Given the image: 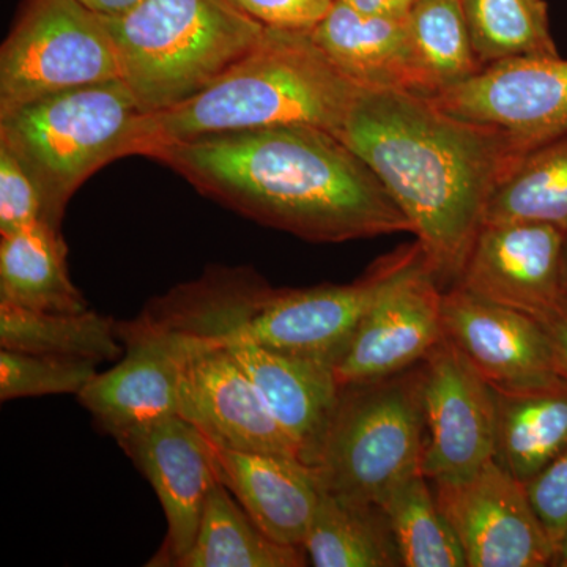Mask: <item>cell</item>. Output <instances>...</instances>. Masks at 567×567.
I'll return each instance as SVG.
<instances>
[{
  "mask_svg": "<svg viewBox=\"0 0 567 567\" xmlns=\"http://www.w3.org/2000/svg\"><path fill=\"white\" fill-rule=\"evenodd\" d=\"M147 158L246 218L312 241L410 233L383 183L338 134L316 126L251 130L163 145Z\"/></svg>",
  "mask_w": 567,
  "mask_h": 567,
  "instance_id": "obj_1",
  "label": "cell"
},
{
  "mask_svg": "<svg viewBox=\"0 0 567 567\" xmlns=\"http://www.w3.org/2000/svg\"><path fill=\"white\" fill-rule=\"evenodd\" d=\"M339 137L412 224L440 286H456L492 196L525 158L516 142L431 99L385 91H360Z\"/></svg>",
  "mask_w": 567,
  "mask_h": 567,
  "instance_id": "obj_2",
  "label": "cell"
},
{
  "mask_svg": "<svg viewBox=\"0 0 567 567\" xmlns=\"http://www.w3.org/2000/svg\"><path fill=\"white\" fill-rule=\"evenodd\" d=\"M358 93L311 31L267 28L260 43L203 92L169 110L141 114L125 156L271 126H316L339 136Z\"/></svg>",
  "mask_w": 567,
  "mask_h": 567,
  "instance_id": "obj_3",
  "label": "cell"
},
{
  "mask_svg": "<svg viewBox=\"0 0 567 567\" xmlns=\"http://www.w3.org/2000/svg\"><path fill=\"white\" fill-rule=\"evenodd\" d=\"M420 252L417 241L402 246L354 282L309 289H274L248 267L210 268L183 287L174 328L188 338L252 342L336 365L383 287Z\"/></svg>",
  "mask_w": 567,
  "mask_h": 567,
  "instance_id": "obj_4",
  "label": "cell"
},
{
  "mask_svg": "<svg viewBox=\"0 0 567 567\" xmlns=\"http://www.w3.org/2000/svg\"><path fill=\"white\" fill-rule=\"evenodd\" d=\"M106 22L142 115L193 99L267 32L230 0H141Z\"/></svg>",
  "mask_w": 567,
  "mask_h": 567,
  "instance_id": "obj_5",
  "label": "cell"
},
{
  "mask_svg": "<svg viewBox=\"0 0 567 567\" xmlns=\"http://www.w3.org/2000/svg\"><path fill=\"white\" fill-rule=\"evenodd\" d=\"M141 114L123 80L70 89L0 114V145L39 188L44 223L61 229L66 204L82 183L125 156Z\"/></svg>",
  "mask_w": 567,
  "mask_h": 567,
  "instance_id": "obj_6",
  "label": "cell"
},
{
  "mask_svg": "<svg viewBox=\"0 0 567 567\" xmlns=\"http://www.w3.org/2000/svg\"><path fill=\"white\" fill-rule=\"evenodd\" d=\"M424 445L417 363L385 379L341 388L312 470L328 494L380 505L421 473Z\"/></svg>",
  "mask_w": 567,
  "mask_h": 567,
  "instance_id": "obj_7",
  "label": "cell"
},
{
  "mask_svg": "<svg viewBox=\"0 0 567 567\" xmlns=\"http://www.w3.org/2000/svg\"><path fill=\"white\" fill-rule=\"evenodd\" d=\"M112 80L122 65L106 18L78 0H24L0 51V114Z\"/></svg>",
  "mask_w": 567,
  "mask_h": 567,
  "instance_id": "obj_8",
  "label": "cell"
},
{
  "mask_svg": "<svg viewBox=\"0 0 567 567\" xmlns=\"http://www.w3.org/2000/svg\"><path fill=\"white\" fill-rule=\"evenodd\" d=\"M431 100L454 117L505 133L527 156L567 134V61L522 55L488 63Z\"/></svg>",
  "mask_w": 567,
  "mask_h": 567,
  "instance_id": "obj_9",
  "label": "cell"
},
{
  "mask_svg": "<svg viewBox=\"0 0 567 567\" xmlns=\"http://www.w3.org/2000/svg\"><path fill=\"white\" fill-rule=\"evenodd\" d=\"M432 484L464 548L466 566H557V547L537 518L525 484L496 458L465 480Z\"/></svg>",
  "mask_w": 567,
  "mask_h": 567,
  "instance_id": "obj_10",
  "label": "cell"
},
{
  "mask_svg": "<svg viewBox=\"0 0 567 567\" xmlns=\"http://www.w3.org/2000/svg\"><path fill=\"white\" fill-rule=\"evenodd\" d=\"M167 336H173L182 350L178 415L196 425L218 450L300 458L229 347L208 339Z\"/></svg>",
  "mask_w": 567,
  "mask_h": 567,
  "instance_id": "obj_11",
  "label": "cell"
},
{
  "mask_svg": "<svg viewBox=\"0 0 567 567\" xmlns=\"http://www.w3.org/2000/svg\"><path fill=\"white\" fill-rule=\"evenodd\" d=\"M421 391L431 483L465 480L495 458L494 390L446 336L421 361Z\"/></svg>",
  "mask_w": 567,
  "mask_h": 567,
  "instance_id": "obj_12",
  "label": "cell"
},
{
  "mask_svg": "<svg viewBox=\"0 0 567 567\" xmlns=\"http://www.w3.org/2000/svg\"><path fill=\"white\" fill-rule=\"evenodd\" d=\"M443 292L421 249L383 287L336 363L341 386L385 379L421 363L445 338Z\"/></svg>",
  "mask_w": 567,
  "mask_h": 567,
  "instance_id": "obj_13",
  "label": "cell"
},
{
  "mask_svg": "<svg viewBox=\"0 0 567 567\" xmlns=\"http://www.w3.org/2000/svg\"><path fill=\"white\" fill-rule=\"evenodd\" d=\"M162 503L167 532L148 566H177L192 548L205 503L221 483L215 446L196 425L169 415L115 436Z\"/></svg>",
  "mask_w": 567,
  "mask_h": 567,
  "instance_id": "obj_14",
  "label": "cell"
},
{
  "mask_svg": "<svg viewBox=\"0 0 567 567\" xmlns=\"http://www.w3.org/2000/svg\"><path fill=\"white\" fill-rule=\"evenodd\" d=\"M565 237L550 224L486 223L456 286L543 322L567 297Z\"/></svg>",
  "mask_w": 567,
  "mask_h": 567,
  "instance_id": "obj_15",
  "label": "cell"
},
{
  "mask_svg": "<svg viewBox=\"0 0 567 567\" xmlns=\"http://www.w3.org/2000/svg\"><path fill=\"white\" fill-rule=\"evenodd\" d=\"M445 336L496 390H529L567 380L546 328L536 319L453 286L443 292Z\"/></svg>",
  "mask_w": 567,
  "mask_h": 567,
  "instance_id": "obj_16",
  "label": "cell"
},
{
  "mask_svg": "<svg viewBox=\"0 0 567 567\" xmlns=\"http://www.w3.org/2000/svg\"><path fill=\"white\" fill-rule=\"evenodd\" d=\"M117 334L126 354L110 371L87 383L78 398L104 432L114 436L178 415L182 350L173 336L142 324L117 322Z\"/></svg>",
  "mask_w": 567,
  "mask_h": 567,
  "instance_id": "obj_17",
  "label": "cell"
},
{
  "mask_svg": "<svg viewBox=\"0 0 567 567\" xmlns=\"http://www.w3.org/2000/svg\"><path fill=\"white\" fill-rule=\"evenodd\" d=\"M406 18L371 17L334 0L311 37L336 70L360 91L432 99L434 91L417 59Z\"/></svg>",
  "mask_w": 567,
  "mask_h": 567,
  "instance_id": "obj_18",
  "label": "cell"
},
{
  "mask_svg": "<svg viewBox=\"0 0 567 567\" xmlns=\"http://www.w3.org/2000/svg\"><path fill=\"white\" fill-rule=\"evenodd\" d=\"M224 346L229 347L251 377L301 461L315 465L341 394L334 365L276 352L252 342Z\"/></svg>",
  "mask_w": 567,
  "mask_h": 567,
  "instance_id": "obj_19",
  "label": "cell"
},
{
  "mask_svg": "<svg viewBox=\"0 0 567 567\" xmlns=\"http://www.w3.org/2000/svg\"><path fill=\"white\" fill-rule=\"evenodd\" d=\"M216 450L221 483L265 535L303 548L322 486L312 466L284 454Z\"/></svg>",
  "mask_w": 567,
  "mask_h": 567,
  "instance_id": "obj_20",
  "label": "cell"
},
{
  "mask_svg": "<svg viewBox=\"0 0 567 567\" xmlns=\"http://www.w3.org/2000/svg\"><path fill=\"white\" fill-rule=\"evenodd\" d=\"M59 227L39 221L0 241V303L32 311L82 312L87 300L70 278Z\"/></svg>",
  "mask_w": 567,
  "mask_h": 567,
  "instance_id": "obj_21",
  "label": "cell"
},
{
  "mask_svg": "<svg viewBox=\"0 0 567 567\" xmlns=\"http://www.w3.org/2000/svg\"><path fill=\"white\" fill-rule=\"evenodd\" d=\"M495 458L527 484L567 450V380L529 390H496Z\"/></svg>",
  "mask_w": 567,
  "mask_h": 567,
  "instance_id": "obj_22",
  "label": "cell"
},
{
  "mask_svg": "<svg viewBox=\"0 0 567 567\" xmlns=\"http://www.w3.org/2000/svg\"><path fill=\"white\" fill-rule=\"evenodd\" d=\"M303 548L316 567L404 566L382 507L339 498L323 488Z\"/></svg>",
  "mask_w": 567,
  "mask_h": 567,
  "instance_id": "obj_23",
  "label": "cell"
},
{
  "mask_svg": "<svg viewBox=\"0 0 567 567\" xmlns=\"http://www.w3.org/2000/svg\"><path fill=\"white\" fill-rule=\"evenodd\" d=\"M305 548L284 546L265 535L223 483L205 503L192 548L177 567H301Z\"/></svg>",
  "mask_w": 567,
  "mask_h": 567,
  "instance_id": "obj_24",
  "label": "cell"
},
{
  "mask_svg": "<svg viewBox=\"0 0 567 567\" xmlns=\"http://www.w3.org/2000/svg\"><path fill=\"white\" fill-rule=\"evenodd\" d=\"M123 342L117 322L85 309L44 312L0 303V349L80 360H117Z\"/></svg>",
  "mask_w": 567,
  "mask_h": 567,
  "instance_id": "obj_25",
  "label": "cell"
},
{
  "mask_svg": "<svg viewBox=\"0 0 567 567\" xmlns=\"http://www.w3.org/2000/svg\"><path fill=\"white\" fill-rule=\"evenodd\" d=\"M550 224L567 234V134L529 153L488 203L486 223Z\"/></svg>",
  "mask_w": 567,
  "mask_h": 567,
  "instance_id": "obj_26",
  "label": "cell"
},
{
  "mask_svg": "<svg viewBox=\"0 0 567 567\" xmlns=\"http://www.w3.org/2000/svg\"><path fill=\"white\" fill-rule=\"evenodd\" d=\"M429 483L417 473L379 505L393 529L402 563L404 567H468L464 548Z\"/></svg>",
  "mask_w": 567,
  "mask_h": 567,
  "instance_id": "obj_27",
  "label": "cell"
},
{
  "mask_svg": "<svg viewBox=\"0 0 567 567\" xmlns=\"http://www.w3.org/2000/svg\"><path fill=\"white\" fill-rule=\"evenodd\" d=\"M477 61L559 55L546 0H461Z\"/></svg>",
  "mask_w": 567,
  "mask_h": 567,
  "instance_id": "obj_28",
  "label": "cell"
},
{
  "mask_svg": "<svg viewBox=\"0 0 567 567\" xmlns=\"http://www.w3.org/2000/svg\"><path fill=\"white\" fill-rule=\"evenodd\" d=\"M406 21L434 96L483 69L473 50L461 0H417Z\"/></svg>",
  "mask_w": 567,
  "mask_h": 567,
  "instance_id": "obj_29",
  "label": "cell"
},
{
  "mask_svg": "<svg viewBox=\"0 0 567 567\" xmlns=\"http://www.w3.org/2000/svg\"><path fill=\"white\" fill-rule=\"evenodd\" d=\"M96 361L0 349V399L80 394L96 374Z\"/></svg>",
  "mask_w": 567,
  "mask_h": 567,
  "instance_id": "obj_30",
  "label": "cell"
},
{
  "mask_svg": "<svg viewBox=\"0 0 567 567\" xmlns=\"http://www.w3.org/2000/svg\"><path fill=\"white\" fill-rule=\"evenodd\" d=\"M39 221H44L39 188L17 156L0 145V235Z\"/></svg>",
  "mask_w": 567,
  "mask_h": 567,
  "instance_id": "obj_31",
  "label": "cell"
},
{
  "mask_svg": "<svg viewBox=\"0 0 567 567\" xmlns=\"http://www.w3.org/2000/svg\"><path fill=\"white\" fill-rule=\"evenodd\" d=\"M529 503L554 546L567 535V450L525 484Z\"/></svg>",
  "mask_w": 567,
  "mask_h": 567,
  "instance_id": "obj_32",
  "label": "cell"
},
{
  "mask_svg": "<svg viewBox=\"0 0 567 567\" xmlns=\"http://www.w3.org/2000/svg\"><path fill=\"white\" fill-rule=\"evenodd\" d=\"M265 28L309 32L327 17L334 0H230Z\"/></svg>",
  "mask_w": 567,
  "mask_h": 567,
  "instance_id": "obj_33",
  "label": "cell"
},
{
  "mask_svg": "<svg viewBox=\"0 0 567 567\" xmlns=\"http://www.w3.org/2000/svg\"><path fill=\"white\" fill-rule=\"evenodd\" d=\"M358 13L371 17L406 18L417 0H338Z\"/></svg>",
  "mask_w": 567,
  "mask_h": 567,
  "instance_id": "obj_34",
  "label": "cell"
},
{
  "mask_svg": "<svg viewBox=\"0 0 567 567\" xmlns=\"http://www.w3.org/2000/svg\"><path fill=\"white\" fill-rule=\"evenodd\" d=\"M546 328L555 349H557L559 360L565 365L567 372V297L551 315L540 322Z\"/></svg>",
  "mask_w": 567,
  "mask_h": 567,
  "instance_id": "obj_35",
  "label": "cell"
},
{
  "mask_svg": "<svg viewBox=\"0 0 567 567\" xmlns=\"http://www.w3.org/2000/svg\"><path fill=\"white\" fill-rule=\"evenodd\" d=\"M78 2L102 17L115 18L132 10L141 0H78Z\"/></svg>",
  "mask_w": 567,
  "mask_h": 567,
  "instance_id": "obj_36",
  "label": "cell"
},
{
  "mask_svg": "<svg viewBox=\"0 0 567 567\" xmlns=\"http://www.w3.org/2000/svg\"><path fill=\"white\" fill-rule=\"evenodd\" d=\"M557 566L567 567V535L565 537V540H563L561 548H559Z\"/></svg>",
  "mask_w": 567,
  "mask_h": 567,
  "instance_id": "obj_37",
  "label": "cell"
},
{
  "mask_svg": "<svg viewBox=\"0 0 567 567\" xmlns=\"http://www.w3.org/2000/svg\"><path fill=\"white\" fill-rule=\"evenodd\" d=\"M563 279L567 289V234L565 237V246H563Z\"/></svg>",
  "mask_w": 567,
  "mask_h": 567,
  "instance_id": "obj_38",
  "label": "cell"
}]
</instances>
